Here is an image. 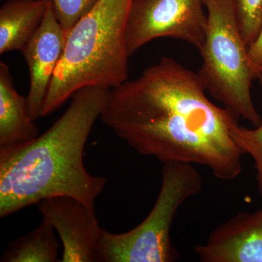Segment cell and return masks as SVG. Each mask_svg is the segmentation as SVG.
Instances as JSON below:
<instances>
[{
	"label": "cell",
	"mask_w": 262,
	"mask_h": 262,
	"mask_svg": "<svg viewBox=\"0 0 262 262\" xmlns=\"http://www.w3.org/2000/svg\"><path fill=\"white\" fill-rule=\"evenodd\" d=\"M201 173L192 164L164 163L161 187L149 215L135 228L120 234L103 229L99 262H173L178 250L170 229L182 205L203 189Z\"/></svg>",
	"instance_id": "5"
},
{
	"label": "cell",
	"mask_w": 262,
	"mask_h": 262,
	"mask_svg": "<svg viewBox=\"0 0 262 262\" xmlns=\"http://www.w3.org/2000/svg\"><path fill=\"white\" fill-rule=\"evenodd\" d=\"M262 87V76L258 77ZM231 136L236 144L248 154L254 161L258 192L262 196V122L255 129H249L235 124L230 131Z\"/></svg>",
	"instance_id": "13"
},
{
	"label": "cell",
	"mask_w": 262,
	"mask_h": 262,
	"mask_svg": "<svg viewBox=\"0 0 262 262\" xmlns=\"http://www.w3.org/2000/svg\"><path fill=\"white\" fill-rule=\"evenodd\" d=\"M205 0H133L126 29L130 57L158 38H173L201 51L208 17Z\"/></svg>",
	"instance_id": "6"
},
{
	"label": "cell",
	"mask_w": 262,
	"mask_h": 262,
	"mask_svg": "<svg viewBox=\"0 0 262 262\" xmlns=\"http://www.w3.org/2000/svg\"><path fill=\"white\" fill-rule=\"evenodd\" d=\"M43 221L54 228L63 251L61 262H98L103 229L95 207L70 196L46 198L37 203Z\"/></svg>",
	"instance_id": "7"
},
{
	"label": "cell",
	"mask_w": 262,
	"mask_h": 262,
	"mask_svg": "<svg viewBox=\"0 0 262 262\" xmlns=\"http://www.w3.org/2000/svg\"><path fill=\"white\" fill-rule=\"evenodd\" d=\"M39 136L29 113L27 98L14 87L9 67L0 63V151L28 144Z\"/></svg>",
	"instance_id": "10"
},
{
	"label": "cell",
	"mask_w": 262,
	"mask_h": 262,
	"mask_svg": "<svg viewBox=\"0 0 262 262\" xmlns=\"http://www.w3.org/2000/svg\"><path fill=\"white\" fill-rule=\"evenodd\" d=\"M111 91L103 86L78 90L44 134L16 149L0 151L1 218L56 196H73L95 207L107 180L88 171L84 150Z\"/></svg>",
	"instance_id": "2"
},
{
	"label": "cell",
	"mask_w": 262,
	"mask_h": 262,
	"mask_svg": "<svg viewBox=\"0 0 262 262\" xmlns=\"http://www.w3.org/2000/svg\"><path fill=\"white\" fill-rule=\"evenodd\" d=\"M51 0H8L0 9V54L22 51L42 23Z\"/></svg>",
	"instance_id": "11"
},
{
	"label": "cell",
	"mask_w": 262,
	"mask_h": 262,
	"mask_svg": "<svg viewBox=\"0 0 262 262\" xmlns=\"http://www.w3.org/2000/svg\"><path fill=\"white\" fill-rule=\"evenodd\" d=\"M205 6L208 20L198 75L212 97L257 127L262 118L251 89L258 74L241 37L234 0H205Z\"/></svg>",
	"instance_id": "4"
},
{
	"label": "cell",
	"mask_w": 262,
	"mask_h": 262,
	"mask_svg": "<svg viewBox=\"0 0 262 262\" xmlns=\"http://www.w3.org/2000/svg\"><path fill=\"white\" fill-rule=\"evenodd\" d=\"M59 242L56 230L42 220V224L29 233L10 243L1 262L58 261Z\"/></svg>",
	"instance_id": "12"
},
{
	"label": "cell",
	"mask_w": 262,
	"mask_h": 262,
	"mask_svg": "<svg viewBox=\"0 0 262 262\" xmlns=\"http://www.w3.org/2000/svg\"><path fill=\"white\" fill-rule=\"evenodd\" d=\"M234 9L243 40L249 48L262 27V0H234Z\"/></svg>",
	"instance_id": "14"
},
{
	"label": "cell",
	"mask_w": 262,
	"mask_h": 262,
	"mask_svg": "<svg viewBox=\"0 0 262 262\" xmlns=\"http://www.w3.org/2000/svg\"><path fill=\"white\" fill-rule=\"evenodd\" d=\"M194 251L202 262H262V208L234 215Z\"/></svg>",
	"instance_id": "9"
},
{
	"label": "cell",
	"mask_w": 262,
	"mask_h": 262,
	"mask_svg": "<svg viewBox=\"0 0 262 262\" xmlns=\"http://www.w3.org/2000/svg\"><path fill=\"white\" fill-rule=\"evenodd\" d=\"M206 92L198 72L164 57L112 89L100 119L140 155L163 164L204 165L229 182L242 173L246 155L230 134L239 117Z\"/></svg>",
	"instance_id": "1"
},
{
	"label": "cell",
	"mask_w": 262,
	"mask_h": 262,
	"mask_svg": "<svg viewBox=\"0 0 262 262\" xmlns=\"http://www.w3.org/2000/svg\"><path fill=\"white\" fill-rule=\"evenodd\" d=\"M67 39V33L58 21L51 1L37 32L21 51L30 76L27 98L29 113L34 121L42 115L43 104L63 56Z\"/></svg>",
	"instance_id": "8"
},
{
	"label": "cell",
	"mask_w": 262,
	"mask_h": 262,
	"mask_svg": "<svg viewBox=\"0 0 262 262\" xmlns=\"http://www.w3.org/2000/svg\"><path fill=\"white\" fill-rule=\"evenodd\" d=\"M62 28L68 35L77 22L87 14L97 0H51Z\"/></svg>",
	"instance_id": "15"
},
{
	"label": "cell",
	"mask_w": 262,
	"mask_h": 262,
	"mask_svg": "<svg viewBox=\"0 0 262 262\" xmlns=\"http://www.w3.org/2000/svg\"><path fill=\"white\" fill-rule=\"evenodd\" d=\"M248 57L258 77L259 71L262 68V27L256 40L248 48Z\"/></svg>",
	"instance_id": "16"
},
{
	"label": "cell",
	"mask_w": 262,
	"mask_h": 262,
	"mask_svg": "<svg viewBox=\"0 0 262 262\" xmlns=\"http://www.w3.org/2000/svg\"><path fill=\"white\" fill-rule=\"evenodd\" d=\"M133 0H97L67 35L41 117L89 86L113 89L128 78L126 29Z\"/></svg>",
	"instance_id": "3"
},
{
	"label": "cell",
	"mask_w": 262,
	"mask_h": 262,
	"mask_svg": "<svg viewBox=\"0 0 262 262\" xmlns=\"http://www.w3.org/2000/svg\"><path fill=\"white\" fill-rule=\"evenodd\" d=\"M261 75L262 76V68L259 71V73H258V76Z\"/></svg>",
	"instance_id": "17"
}]
</instances>
